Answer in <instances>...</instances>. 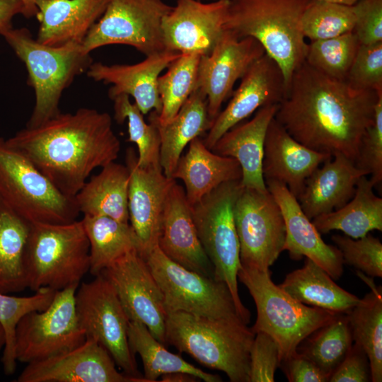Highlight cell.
<instances>
[{"mask_svg": "<svg viewBox=\"0 0 382 382\" xmlns=\"http://www.w3.org/2000/svg\"><path fill=\"white\" fill-rule=\"evenodd\" d=\"M381 95L356 88L304 62L294 72L274 119L303 145L332 156L342 154L355 164Z\"/></svg>", "mask_w": 382, "mask_h": 382, "instance_id": "cell-1", "label": "cell"}, {"mask_svg": "<svg viewBox=\"0 0 382 382\" xmlns=\"http://www.w3.org/2000/svg\"><path fill=\"white\" fill-rule=\"evenodd\" d=\"M6 141L71 197L93 170L115 161L120 151L110 115L87 108L60 112L35 127H25Z\"/></svg>", "mask_w": 382, "mask_h": 382, "instance_id": "cell-2", "label": "cell"}, {"mask_svg": "<svg viewBox=\"0 0 382 382\" xmlns=\"http://www.w3.org/2000/svg\"><path fill=\"white\" fill-rule=\"evenodd\" d=\"M311 0H229L224 30L253 37L280 67L287 90L305 62L308 43L301 19Z\"/></svg>", "mask_w": 382, "mask_h": 382, "instance_id": "cell-3", "label": "cell"}, {"mask_svg": "<svg viewBox=\"0 0 382 382\" xmlns=\"http://www.w3.org/2000/svg\"><path fill=\"white\" fill-rule=\"evenodd\" d=\"M255 337L241 319L167 313L166 344L202 365L224 372L231 382H250V352Z\"/></svg>", "mask_w": 382, "mask_h": 382, "instance_id": "cell-4", "label": "cell"}, {"mask_svg": "<svg viewBox=\"0 0 382 382\" xmlns=\"http://www.w3.org/2000/svg\"><path fill=\"white\" fill-rule=\"evenodd\" d=\"M2 36L25 64L28 84L35 92V105L26 127H35L60 113L63 91L93 60L81 44L52 47L39 42L26 28H13Z\"/></svg>", "mask_w": 382, "mask_h": 382, "instance_id": "cell-5", "label": "cell"}, {"mask_svg": "<svg viewBox=\"0 0 382 382\" xmlns=\"http://www.w3.org/2000/svg\"><path fill=\"white\" fill-rule=\"evenodd\" d=\"M238 279L247 287L256 306L257 319L251 330L255 334L265 332L275 340L280 365L297 353L302 341L338 314L294 300L273 282L270 269L241 265Z\"/></svg>", "mask_w": 382, "mask_h": 382, "instance_id": "cell-6", "label": "cell"}, {"mask_svg": "<svg viewBox=\"0 0 382 382\" xmlns=\"http://www.w3.org/2000/svg\"><path fill=\"white\" fill-rule=\"evenodd\" d=\"M89 249L81 220L31 223L25 255L28 288L59 291L79 284L90 270Z\"/></svg>", "mask_w": 382, "mask_h": 382, "instance_id": "cell-7", "label": "cell"}, {"mask_svg": "<svg viewBox=\"0 0 382 382\" xmlns=\"http://www.w3.org/2000/svg\"><path fill=\"white\" fill-rule=\"evenodd\" d=\"M241 180L224 183L191 207L192 215L214 277L228 286L237 312L248 324L250 313L238 294L240 244L234 220V206L243 189Z\"/></svg>", "mask_w": 382, "mask_h": 382, "instance_id": "cell-8", "label": "cell"}, {"mask_svg": "<svg viewBox=\"0 0 382 382\" xmlns=\"http://www.w3.org/2000/svg\"><path fill=\"white\" fill-rule=\"evenodd\" d=\"M0 199L30 223L68 224L79 214L74 197L62 193L21 151L0 137Z\"/></svg>", "mask_w": 382, "mask_h": 382, "instance_id": "cell-9", "label": "cell"}, {"mask_svg": "<svg viewBox=\"0 0 382 382\" xmlns=\"http://www.w3.org/2000/svg\"><path fill=\"white\" fill-rule=\"evenodd\" d=\"M144 259L162 292L167 313L181 311L242 320L231 292L223 282L175 262L158 245Z\"/></svg>", "mask_w": 382, "mask_h": 382, "instance_id": "cell-10", "label": "cell"}, {"mask_svg": "<svg viewBox=\"0 0 382 382\" xmlns=\"http://www.w3.org/2000/svg\"><path fill=\"white\" fill-rule=\"evenodd\" d=\"M79 284L57 291L50 306L21 317L15 330L16 360L30 364L70 351L83 344L86 334L75 308Z\"/></svg>", "mask_w": 382, "mask_h": 382, "instance_id": "cell-11", "label": "cell"}, {"mask_svg": "<svg viewBox=\"0 0 382 382\" xmlns=\"http://www.w3.org/2000/svg\"><path fill=\"white\" fill-rule=\"evenodd\" d=\"M173 6L163 0H108L82 42L86 53L108 45H126L146 56L165 50L162 21Z\"/></svg>", "mask_w": 382, "mask_h": 382, "instance_id": "cell-12", "label": "cell"}, {"mask_svg": "<svg viewBox=\"0 0 382 382\" xmlns=\"http://www.w3.org/2000/svg\"><path fill=\"white\" fill-rule=\"evenodd\" d=\"M75 308L86 337L102 345L123 373L144 378L128 342L129 320L110 282L100 274L83 282L75 294Z\"/></svg>", "mask_w": 382, "mask_h": 382, "instance_id": "cell-13", "label": "cell"}, {"mask_svg": "<svg viewBox=\"0 0 382 382\" xmlns=\"http://www.w3.org/2000/svg\"><path fill=\"white\" fill-rule=\"evenodd\" d=\"M243 266L269 270L284 250L286 228L280 208L269 192L243 187L234 206Z\"/></svg>", "mask_w": 382, "mask_h": 382, "instance_id": "cell-14", "label": "cell"}, {"mask_svg": "<svg viewBox=\"0 0 382 382\" xmlns=\"http://www.w3.org/2000/svg\"><path fill=\"white\" fill-rule=\"evenodd\" d=\"M113 286L129 320L143 323L166 344L167 313L162 292L138 250L120 257L100 273Z\"/></svg>", "mask_w": 382, "mask_h": 382, "instance_id": "cell-15", "label": "cell"}, {"mask_svg": "<svg viewBox=\"0 0 382 382\" xmlns=\"http://www.w3.org/2000/svg\"><path fill=\"white\" fill-rule=\"evenodd\" d=\"M265 54L262 45L253 37L238 39L225 30L209 54L200 57L197 88L207 97L208 115L213 121L229 98L235 83L250 65Z\"/></svg>", "mask_w": 382, "mask_h": 382, "instance_id": "cell-16", "label": "cell"}, {"mask_svg": "<svg viewBox=\"0 0 382 382\" xmlns=\"http://www.w3.org/2000/svg\"><path fill=\"white\" fill-rule=\"evenodd\" d=\"M228 5L229 0H177L162 21L165 49L180 54H209L225 31Z\"/></svg>", "mask_w": 382, "mask_h": 382, "instance_id": "cell-17", "label": "cell"}, {"mask_svg": "<svg viewBox=\"0 0 382 382\" xmlns=\"http://www.w3.org/2000/svg\"><path fill=\"white\" fill-rule=\"evenodd\" d=\"M18 382H147L122 374L108 350L86 337L77 347L50 358L27 364Z\"/></svg>", "mask_w": 382, "mask_h": 382, "instance_id": "cell-18", "label": "cell"}, {"mask_svg": "<svg viewBox=\"0 0 382 382\" xmlns=\"http://www.w3.org/2000/svg\"><path fill=\"white\" fill-rule=\"evenodd\" d=\"M286 93L284 79L277 62L266 53L254 62L241 79L225 109L218 114L203 139L212 149L228 130L259 108L279 104Z\"/></svg>", "mask_w": 382, "mask_h": 382, "instance_id": "cell-19", "label": "cell"}, {"mask_svg": "<svg viewBox=\"0 0 382 382\" xmlns=\"http://www.w3.org/2000/svg\"><path fill=\"white\" fill-rule=\"evenodd\" d=\"M125 163L129 172V221L140 242V254L145 258L158 245L164 205L175 180L167 177L161 167L139 166L132 147L126 151Z\"/></svg>", "mask_w": 382, "mask_h": 382, "instance_id": "cell-20", "label": "cell"}, {"mask_svg": "<svg viewBox=\"0 0 382 382\" xmlns=\"http://www.w3.org/2000/svg\"><path fill=\"white\" fill-rule=\"evenodd\" d=\"M180 53L163 50L148 56L133 64L108 65L92 62L86 71L87 76L97 82L112 84L108 96L112 100L120 95H127L144 115L149 112L161 111V101L157 88V79Z\"/></svg>", "mask_w": 382, "mask_h": 382, "instance_id": "cell-21", "label": "cell"}, {"mask_svg": "<svg viewBox=\"0 0 382 382\" xmlns=\"http://www.w3.org/2000/svg\"><path fill=\"white\" fill-rule=\"evenodd\" d=\"M265 183L284 217V250H287L295 260L303 257L312 260L333 279H338L343 273L344 265L338 248L324 242L312 220L306 216L297 199L284 183L272 180Z\"/></svg>", "mask_w": 382, "mask_h": 382, "instance_id": "cell-22", "label": "cell"}, {"mask_svg": "<svg viewBox=\"0 0 382 382\" xmlns=\"http://www.w3.org/2000/svg\"><path fill=\"white\" fill-rule=\"evenodd\" d=\"M158 245L175 262L214 277L213 267L198 237L185 190L176 181L166 200Z\"/></svg>", "mask_w": 382, "mask_h": 382, "instance_id": "cell-23", "label": "cell"}, {"mask_svg": "<svg viewBox=\"0 0 382 382\" xmlns=\"http://www.w3.org/2000/svg\"><path fill=\"white\" fill-rule=\"evenodd\" d=\"M332 156L313 150L294 139L274 119L270 122L264 144V180L284 183L297 199L306 179Z\"/></svg>", "mask_w": 382, "mask_h": 382, "instance_id": "cell-24", "label": "cell"}, {"mask_svg": "<svg viewBox=\"0 0 382 382\" xmlns=\"http://www.w3.org/2000/svg\"><path fill=\"white\" fill-rule=\"evenodd\" d=\"M306 179L297 200L306 216L313 218L342 207L354 196L357 183L367 173L340 153H336Z\"/></svg>", "mask_w": 382, "mask_h": 382, "instance_id": "cell-25", "label": "cell"}, {"mask_svg": "<svg viewBox=\"0 0 382 382\" xmlns=\"http://www.w3.org/2000/svg\"><path fill=\"white\" fill-rule=\"evenodd\" d=\"M279 104L259 108L250 120L238 123L225 132L212 149L216 154L231 157L239 163L243 187L267 190L262 175L264 144L268 125L274 117Z\"/></svg>", "mask_w": 382, "mask_h": 382, "instance_id": "cell-26", "label": "cell"}, {"mask_svg": "<svg viewBox=\"0 0 382 382\" xmlns=\"http://www.w3.org/2000/svg\"><path fill=\"white\" fill-rule=\"evenodd\" d=\"M108 0H37L35 17L40 23L36 40L59 47L82 44L103 14Z\"/></svg>", "mask_w": 382, "mask_h": 382, "instance_id": "cell-27", "label": "cell"}, {"mask_svg": "<svg viewBox=\"0 0 382 382\" xmlns=\"http://www.w3.org/2000/svg\"><path fill=\"white\" fill-rule=\"evenodd\" d=\"M188 145L171 178L184 183L190 207L221 184L241 179V168L235 158L215 154L200 137L195 138Z\"/></svg>", "mask_w": 382, "mask_h": 382, "instance_id": "cell-28", "label": "cell"}, {"mask_svg": "<svg viewBox=\"0 0 382 382\" xmlns=\"http://www.w3.org/2000/svg\"><path fill=\"white\" fill-rule=\"evenodd\" d=\"M149 119L158 129L160 164L163 173L170 178L185 147L192 139L208 132L213 124L207 112V97L199 88L192 93L175 117L166 125L158 123L156 111L151 112Z\"/></svg>", "mask_w": 382, "mask_h": 382, "instance_id": "cell-29", "label": "cell"}, {"mask_svg": "<svg viewBox=\"0 0 382 382\" xmlns=\"http://www.w3.org/2000/svg\"><path fill=\"white\" fill-rule=\"evenodd\" d=\"M129 172L126 165L114 161L103 166L74 197L79 213L105 216L129 223Z\"/></svg>", "mask_w": 382, "mask_h": 382, "instance_id": "cell-30", "label": "cell"}, {"mask_svg": "<svg viewBox=\"0 0 382 382\" xmlns=\"http://www.w3.org/2000/svg\"><path fill=\"white\" fill-rule=\"evenodd\" d=\"M279 286L301 303L335 313L347 314L360 299L338 286L325 270L307 257L303 266L289 273Z\"/></svg>", "mask_w": 382, "mask_h": 382, "instance_id": "cell-31", "label": "cell"}, {"mask_svg": "<svg viewBox=\"0 0 382 382\" xmlns=\"http://www.w3.org/2000/svg\"><path fill=\"white\" fill-rule=\"evenodd\" d=\"M374 187L366 175L361 176L353 197L347 204L312 219L316 229L320 233L339 230L354 239L364 237L374 230L381 231L382 199L374 194Z\"/></svg>", "mask_w": 382, "mask_h": 382, "instance_id": "cell-32", "label": "cell"}, {"mask_svg": "<svg viewBox=\"0 0 382 382\" xmlns=\"http://www.w3.org/2000/svg\"><path fill=\"white\" fill-rule=\"evenodd\" d=\"M31 223L0 199V292L28 288L25 255Z\"/></svg>", "mask_w": 382, "mask_h": 382, "instance_id": "cell-33", "label": "cell"}, {"mask_svg": "<svg viewBox=\"0 0 382 382\" xmlns=\"http://www.w3.org/2000/svg\"><path fill=\"white\" fill-rule=\"evenodd\" d=\"M89 242L90 270L95 276L141 245L129 223L105 216L83 215L81 219Z\"/></svg>", "mask_w": 382, "mask_h": 382, "instance_id": "cell-34", "label": "cell"}, {"mask_svg": "<svg viewBox=\"0 0 382 382\" xmlns=\"http://www.w3.org/2000/svg\"><path fill=\"white\" fill-rule=\"evenodd\" d=\"M127 337L131 351L141 359L147 382L157 381L162 375L177 371L190 374L205 382L222 381L218 375L205 372L169 352L140 322L129 321Z\"/></svg>", "mask_w": 382, "mask_h": 382, "instance_id": "cell-35", "label": "cell"}, {"mask_svg": "<svg viewBox=\"0 0 382 382\" xmlns=\"http://www.w3.org/2000/svg\"><path fill=\"white\" fill-rule=\"evenodd\" d=\"M366 280L368 279L366 278ZM371 291L347 314L354 344L369 359L371 381H382V295L381 288L367 282Z\"/></svg>", "mask_w": 382, "mask_h": 382, "instance_id": "cell-36", "label": "cell"}, {"mask_svg": "<svg viewBox=\"0 0 382 382\" xmlns=\"http://www.w3.org/2000/svg\"><path fill=\"white\" fill-rule=\"evenodd\" d=\"M311 335L297 352L330 377L353 345L347 315L338 313Z\"/></svg>", "mask_w": 382, "mask_h": 382, "instance_id": "cell-37", "label": "cell"}, {"mask_svg": "<svg viewBox=\"0 0 382 382\" xmlns=\"http://www.w3.org/2000/svg\"><path fill=\"white\" fill-rule=\"evenodd\" d=\"M201 55L181 54L172 62L167 71L157 79L161 111L156 112L158 124L163 125L178 113L192 93L197 89V72Z\"/></svg>", "mask_w": 382, "mask_h": 382, "instance_id": "cell-38", "label": "cell"}, {"mask_svg": "<svg viewBox=\"0 0 382 382\" xmlns=\"http://www.w3.org/2000/svg\"><path fill=\"white\" fill-rule=\"evenodd\" d=\"M114 118L118 123L127 121V141L137 145V163L141 167L159 168L161 138L158 129L154 121L149 119L146 123L144 115L129 96L120 95L112 99Z\"/></svg>", "mask_w": 382, "mask_h": 382, "instance_id": "cell-39", "label": "cell"}, {"mask_svg": "<svg viewBox=\"0 0 382 382\" xmlns=\"http://www.w3.org/2000/svg\"><path fill=\"white\" fill-rule=\"evenodd\" d=\"M355 20L353 5L311 0L303 12L301 25L305 37L313 41L353 31Z\"/></svg>", "mask_w": 382, "mask_h": 382, "instance_id": "cell-40", "label": "cell"}, {"mask_svg": "<svg viewBox=\"0 0 382 382\" xmlns=\"http://www.w3.org/2000/svg\"><path fill=\"white\" fill-rule=\"evenodd\" d=\"M57 291L40 289L29 296H15L0 292V323L6 332L2 364L4 374L12 375L16 369V327L23 316L33 311H43L52 303Z\"/></svg>", "mask_w": 382, "mask_h": 382, "instance_id": "cell-41", "label": "cell"}, {"mask_svg": "<svg viewBox=\"0 0 382 382\" xmlns=\"http://www.w3.org/2000/svg\"><path fill=\"white\" fill-rule=\"evenodd\" d=\"M353 31L308 43L305 62L318 71L346 80L359 46Z\"/></svg>", "mask_w": 382, "mask_h": 382, "instance_id": "cell-42", "label": "cell"}, {"mask_svg": "<svg viewBox=\"0 0 382 382\" xmlns=\"http://www.w3.org/2000/svg\"><path fill=\"white\" fill-rule=\"evenodd\" d=\"M332 241L340 250L343 263L360 270L371 277H382V243L371 233L354 239L335 234Z\"/></svg>", "mask_w": 382, "mask_h": 382, "instance_id": "cell-43", "label": "cell"}, {"mask_svg": "<svg viewBox=\"0 0 382 382\" xmlns=\"http://www.w3.org/2000/svg\"><path fill=\"white\" fill-rule=\"evenodd\" d=\"M346 81L356 88L382 91V42L359 45Z\"/></svg>", "mask_w": 382, "mask_h": 382, "instance_id": "cell-44", "label": "cell"}, {"mask_svg": "<svg viewBox=\"0 0 382 382\" xmlns=\"http://www.w3.org/2000/svg\"><path fill=\"white\" fill-rule=\"evenodd\" d=\"M355 165L371 175L376 185L382 180V95L379 96L373 123L367 129L360 144Z\"/></svg>", "mask_w": 382, "mask_h": 382, "instance_id": "cell-45", "label": "cell"}, {"mask_svg": "<svg viewBox=\"0 0 382 382\" xmlns=\"http://www.w3.org/2000/svg\"><path fill=\"white\" fill-rule=\"evenodd\" d=\"M280 366L279 349L268 334H255L250 352V382H274V374Z\"/></svg>", "mask_w": 382, "mask_h": 382, "instance_id": "cell-46", "label": "cell"}, {"mask_svg": "<svg viewBox=\"0 0 382 382\" xmlns=\"http://www.w3.org/2000/svg\"><path fill=\"white\" fill-rule=\"evenodd\" d=\"M353 32L360 45L382 42V0H359L354 5Z\"/></svg>", "mask_w": 382, "mask_h": 382, "instance_id": "cell-47", "label": "cell"}, {"mask_svg": "<svg viewBox=\"0 0 382 382\" xmlns=\"http://www.w3.org/2000/svg\"><path fill=\"white\" fill-rule=\"evenodd\" d=\"M371 381L369 359L359 345L354 344L343 361L330 375V382H367Z\"/></svg>", "mask_w": 382, "mask_h": 382, "instance_id": "cell-48", "label": "cell"}, {"mask_svg": "<svg viewBox=\"0 0 382 382\" xmlns=\"http://www.w3.org/2000/svg\"><path fill=\"white\" fill-rule=\"evenodd\" d=\"M290 382H326L330 377L311 360L299 354L291 357L281 364Z\"/></svg>", "mask_w": 382, "mask_h": 382, "instance_id": "cell-49", "label": "cell"}, {"mask_svg": "<svg viewBox=\"0 0 382 382\" xmlns=\"http://www.w3.org/2000/svg\"><path fill=\"white\" fill-rule=\"evenodd\" d=\"M22 0H0V35L11 29L12 20L16 15H24Z\"/></svg>", "mask_w": 382, "mask_h": 382, "instance_id": "cell-50", "label": "cell"}, {"mask_svg": "<svg viewBox=\"0 0 382 382\" xmlns=\"http://www.w3.org/2000/svg\"><path fill=\"white\" fill-rule=\"evenodd\" d=\"M160 381L163 382H196L199 378L188 373L177 371L162 375Z\"/></svg>", "mask_w": 382, "mask_h": 382, "instance_id": "cell-51", "label": "cell"}, {"mask_svg": "<svg viewBox=\"0 0 382 382\" xmlns=\"http://www.w3.org/2000/svg\"><path fill=\"white\" fill-rule=\"evenodd\" d=\"M25 6L23 16L29 18L35 16L37 13L36 6L37 0H22Z\"/></svg>", "mask_w": 382, "mask_h": 382, "instance_id": "cell-52", "label": "cell"}, {"mask_svg": "<svg viewBox=\"0 0 382 382\" xmlns=\"http://www.w3.org/2000/svg\"><path fill=\"white\" fill-rule=\"evenodd\" d=\"M6 332L4 328V326L0 323V352L1 351V349L4 350V348L6 345Z\"/></svg>", "mask_w": 382, "mask_h": 382, "instance_id": "cell-53", "label": "cell"}, {"mask_svg": "<svg viewBox=\"0 0 382 382\" xmlns=\"http://www.w3.org/2000/svg\"><path fill=\"white\" fill-rule=\"evenodd\" d=\"M328 1H331L334 2L340 3V4L352 6V5H354L359 0H328Z\"/></svg>", "mask_w": 382, "mask_h": 382, "instance_id": "cell-54", "label": "cell"}]
</instances>
